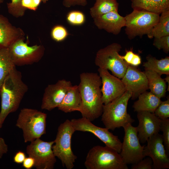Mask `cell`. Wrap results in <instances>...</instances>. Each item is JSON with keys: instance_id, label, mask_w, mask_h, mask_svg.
<instances>
[{"instance_id": "d590c367", "label": "cell", "mask_w": 169, "mask_h": 169, "mask_svg": "<svg viewBox=\"0 0 169 169\" xmlns=\"http://www.w3.org/2000/svg\"><path fill=\"white\" fill-rule=\"evenodd\" d=\"M41 2L42 0H22L21 5L26 10L29 9L35 11Z\"/></svg>"}, {"instance_id": "d4e9b609", "label": "cell", "mask_w": 169, "mask_h": 169, "mask_svg": "<svg viewBox=\"0 0 169 169\" xmlns=\"http://www.w3.org/2000/svg\"><path fill=\"white\" fill-rule=\"evenodd\" d=\"M118 7L116 0H96L93 6L90 9V13L94 18L112 11H118Z\"/></svg>"}, {"instance_id": "d6a6232c", "label": "cell", "mask_w": 169, "mask_h": 169, "mask_svg": "<svg viewBox=\"0 0 169 169\" xmlns=\"http://www.w3.org/2000/svg\"><path fill=\"white\" fill-rule=\"evenodd\" d=\"M154 113L160 119H166L169 117V98L161 101L156 109Z\"/></svg>"}, {"instance_id": "83f0119b", "label": "cell", "mask_w": 169, "mask_h": 169, "mask_svg": "<svg viewBox=\"0 0 169 169\" xmlns=\"http://www.w3.org/2000/svg\"><path fill=\"white\" fill-rule=\"evenodd\" d=\"M22 0H11V2L7 3L8 13L13 17L19 18L23 17L26 10L21 5Z\"/></svg>"}, {"instance_id": "7a4b0ae2", "label": "cell", "mask_w": 169, "mask_h": 169, "mask_svg": "<svg viewBox=\"0 0 169 169\" xmlns=\"http://www.w3.org/2000/svg\"><path fill=\"white\" fill-rule=\"evenodd\" d=\"M28 89L22 80L21 72L15 68L6 78L0 89V121L2 124L8 114L17 110Z\"/></svg>"}, {"instance_id": "7bdbcfd3", "label": "cell", "mask_w": 169, "mask_h": 169, "mask_svg": "<svg viewBox=\"0 0 169 169\" xmlns=\"http://www.w3.org/2000/svg\"><path fill=\"white\" fill-rule=\"evenodd\" d=\"M4 2V0H0V4L3 3Z\"/></svg>"}, {"instance_id": "ffe728a7", "label": "cell", "mask_w": 169, "mask_h": 169, "mask_svg": "<svg viewBox=\"0 0 169 169\" xmlns=\"http://www.w3.org/2000/svg\"><path fill=\"white\" fill-rule=\"evenodd\" d=\"M82 105V99L77 85L72 86L67 91L62 102L58 106L59 110L67 113L79 111Z\"/></svg>"}, {"instance_id": "7c38bea8", "label": "cell", "mask_w": 169, "mask_h": 169, "mask_svg": "<svg viewBox=\"0 0 169 169\" xmlns=\"http://www.w3.org/2000/svg\"><path fill=\"white\" fill-rule=\"evenodd\" d=\"M72 125L75 131L90 132L104 143L105 146L114 150L120 153L122 142L117 136L115 135L106 128L97 126L91 121L82 117L77 119H73L70 120Z\"/></svg>"}, {"instance_id": "484cf974", "label": "cell", "mask_w": 169, "mask_h": 169, "mask_svg": "<svg viewBox=\"0 0 169 169\" xmlns=\"http://www.w3.org/2000/svg\"><path fill=\"white\" fill-rule=\"evenodd\" d=\"M159 20L147 35L150 38L169 35V8L162 12Z\"/></svg>"}, {"instance_id": "cb8c5ba5", "label": "cell", "mask_w": 169, "mask_h": 169, "mask_svg": "<svg viewBox=\"0 0 169 169\" xmlns=\"http://www.w3.org/2000/svg\"><path fill=\"white\" fill-rule=\"evenodd\" d=\"M146 61L143 66L145 70H152L160 75L169 74V57L158 59L151 55L146 57Z\"/></svg>"}, {"instance_id": "5bb4252c", "label": "cell", "mask_w": 169, "mask_h": 169, "mask_svg": "<svg viewBox=\"0 0 169 169\" xmlns=\"http://www.w3.org/2000/svg\"><path fill=\"white\" fill-rule=\"evenodd\" d=\"M98 70L101 80V100L104 105L121 96L126 91L120 79L111 74L107 69L99 68Z\"/></svg>"}, {"instance_id": "30bf717a", "label": "cell", "mask_w": 169, "mask_h": 169, "mask_svg": "<svg viewBox=\"0 0 169 169\" xmlns=\"http://www.w3.org/2000/svg\"><path fill=\"white\" fill-rule=\"evenodd\" d=\"M123 128L125 134L120 155L127 165L136 163L145 157L143 154L145 145L140 144L136 127L128 124Z\"/></svg>"}, {"instance_id": "44dd1931", "label": "cell", "mask_w": 169, "mask_h": 169, "mask_svg": "<svg viewBox=\"0 0 169 169\" xmlns=\"http://www.w3.org/2000/svg\"><path fill=\"white\" fill-rule=\"evenodd\" d=\"M138 98L132 106L134 111L137 112L145 111L154 113L162 101L161 98L150 91H145Z\"/></svg>"}, {"instance_id": "8d00e7d4", "label": "cell", "mask_w": 169, "mask_h": 169, "mask_svg": "<svg viewBox=\"0 0 169 169\" xmlns=\"http://www.w3.org/2000/svg\"><path fill=\"white\" fill-rule=\"evenodd\" d=\"M87 4V0H63V5L66 8L76 5L85 6Z\"/></svg>"}, {"instance_id": "74e56055", "label": "cell", "mask_w": 169, "mask_h": 169, "mask_svg": "<svg viewBox=\"0 0 169 169\" xmlns=\"http://www.w3.org/2000/svg\"><path fill=\"white\" fill-rule=\"evenodd\" d=\"M26 158L25 153L21 151L17 152L14 155L13 160L14 162L17 164L22 163Z\"/></svg>"}, {"instance_id": "4316f807", "label": "cell", "mask_w": 169, "mask_h": 169, "mask_svg": "<svg viewBox=\"0 0 169 169\" xmlns=\"http://www.w3.org/2000/svg\"><path fill=\"white\" fill-rule=\"evenodd\" d=\"M15 68L8 48L0 49V89L6 78Z\"/></svg>"}, {"instance_id": "d6986e66", "label": "cell", "mask_w": 169, "mask_h": 169, "mask_svg": "<svg viewBox=\"0 0 169 169\" xmlns=\"http://www.w3.org/2000/svg\"><path fill=\"white\" fill-rule=\"evenodd\" d=\"M25 35L21 28L13 26L7 17L0 14V49L8 48L16 40L24 38Z\"/></svg>"}, {"instance_id": "f546056e", "label": "cell", "mask_w": 169, "mask_h": 169, "mask_svg": "<svg viewBox=\"0 0 169 169\" xmlns=\"http://www.w3.org/2000/svg\"><path fill=\"white\" fill-rule=\"evenodd\" d=\"M160 130L162 132V135L163 144L166 152L169 153V119H161Z\"/></svg>"}, {"instance_id": "f1b7e54d", "label": "cell", "mask_w": 169, "mask_h": 169, "mask_svg": "<svg viewBox=\"0 0 169 169\" xmlns=\"http://www.w3.org/2000/svg\"><path fill=\"white\" fill-rule=\"evenodd\" d=\"M67 22L73 25H80L83 24L85 21V16L82 12L74 10L69 12L66 17Z\"/></svg>"}, {"instance_id": "8fae6325", "label": "cell", "mask_w": 169, "mask_h": 169, "mask_svg": "<svg viewBox=\"0 0 169 169\" xmlns=\"http://www.w3.org/2000/svg\"><path fill=\"white\" fill-rule=\"evenodd\" d=\"M54 141H44L40 138L31 142L26 148L28 156L35 161L34 166L37 169H52L56 162L52 147Z\"/></svg>"}, {"instance_id": "ab89813d", "label": "cell", "mask_w": 169, "mask_h": 169, "mask_svg": "<svg viewBox=\"0 0 169 169\" xmlns=\"http://www.w3.org/2000/svg\"><path fill=\"white\" fill-rule=\"evenodd\" d=\"M8 151V146L5 143L4 139L0 137V159L3 155L6 153Z\"/></svg>"}, {"instance_id": "7402d4cb", "label": "cell", "mask_w": 169, "mask_h": 169, "mask_svg": "<svg viewBox=\"0 0 169 169\" xmlns=\"http://www.w3.org/2000/svg\"><path fill=\"white\" fill-rule=\"evenodd\" d=\"M134 9L143 10L160 14L169 8V0H131Z\"/></svg>"}, {"instance_id": "8992f818", "label": "cell", "mask_w": 169, "mask_h": 169, "mask_svg": "<svg viewBox=\"0 0 169 169\" xmlns=\"http://www.w3.org/2000/svg\"><path fill=\"white\" fill-rule=\"evenodd\" d=\"M75 131L70 120L67 119L58 127L52 148L54 155L60 160L63 167L72 169L77 157L71 147V139Z\"/></svg>"}, {"instance_id": "60d3db41", "label": "cell", "mask_w": 169, "mask_h": 169, "mask_svg": "<svg viewBox=\"0 0 169 169\" xmlns=\"http://www.w3.org/2000/svg\"><path fill=\"white\" fill-rule=\"evenodd\" d=\"M166 77L164 79L166 82L168 83V86L167 90L169 91V74L166 75Z\"/></svg>"}, {"instance_id": "603a6c76", "label": "cell", "mask_w": 169, "mask_h": 169, "mask_svg": "<svg viewBox=\"0 0 169 169\" xmlns=\"http://www.w3.org/2000/svg\"><path fill=\"white\" fill-rule=\"evenodd\" d=\"M148 82V88L150 92L160 98L166 95V82L156 73L152 70L144 71Z\"/></svg>"}, {"instance_id": "f35d334b", "label": "cell", "mask_w": 169, "mask_h": 169, "mask_svg": "<svg viewBox=\"0 0 169 169\" xmlns=\"http://www.w3.org/2000/svg\"><path fill=\"white\" fill-rule=\"evenodd\" d=\"M23 166L26 169H30L34 166L35 161L31 157H26L22 163Z\"/></svg>"}, {"instance_id": "9a60e30c", "label": "cell", "mask_w": 169, "mask_h": 169, "mask_svg": "<svg viewBox=\"0 0 169 169\" xmlns=\"http://www.w3.org/2000/svg\"><path fill=\"white\" fill-rule=\"evenodd\" d=\"M121 79L126 91L131 94L132 100L137 99L140 95L149 89L145 74L136 67L128 65Z\"/></svg>"}, {"instance_id": "5b68a950", "label": "cell", "mask_w": 169, "mask_h": 169, "mask_svg": "<svg viewBox=\"0 0 169 169\" xmlns=\"http://www.w3.org/2000/svg\"><path fill=\"white\" fill-rule=\"evenodd\" d=\"M84 166L87 169H128L120 155L107 146H95L88 151Z\"/></svg>"}, {"instance_id": "2e32d148", "label": "cell", "mask_w": 169, "mask_h": 169, "mask_svg": "<svg viewBox=\"0 0 169 169\" xmlns=\"http://www.w3.org/2000/svg\"><path fill=\"white\" fill-rule=\"evenodd\" d=\"M72 85L70 81L64 79L59 80L54 84L48 85L44 90L41 108L50 111L58 107Z\"/></svg>"}, {"instance_id": "277c9868", "label": "cell", "mask_w": 169, "mask_h": 169, "mask_svg": "<svg viewBox=\"0 0 169 169\" xmlns=\"http://www.w3.org/2000/svg\"><path fill=\"white\" fill-rule=\"evenodd\" d=\"M47 115L37 110L24 108L20 110L16 125L23 132L24 142H31L46 133Z\"/></svg>"}, {"instance_id": "6da1fadb", "label": "cell", "mask_w": 169, "mask_h": 169, "mask_svg": "<svg viewBox=\"0 0 169 169\" xmlns=\"http://www.w3.org/2000/svg\"><path fill=\"white\" fill-rule=\"evenodd\" d=\"M78 85L82 99L80 112L83 117L92 121L102 113L101 79L97 73L83 72L80 75Z\"/></svg>"}, {"instance_id": "ac0fdd59", "label": "cell", "mask_w": 169, "mask_h": 169, "mask_svg": "<svg viewBox=\"0 0 169 169\" xmlns=\"http://www.w3.org/2000/svg\"><path fill=\"white\" fill-rule=\"evenodd\" d=\"M94 24L100 29H104L114 35L119 34L125 26L124 17L120 15L118 11H114L93 18Z\"/></svg>"}, {"instance_id": "3957f363", "label": "cell", "mask_w": 169, "mask_h": 169, "mask_svg": "<svg viewBox=\"0 0 169 169\" xmlns=\"http://www.w3.org/2000/svg\"><path fill=\"white\" fill-rule=\"evenodd\" d=\"M131 96V94L126 91L121 96L104 105L101 120L106 128L114 131L134 121L127 112L128 102Z\"/></svg>"}, {"instance_id": "1f68e13d", "label": "cell", "mask_w": 169, "mask_h": 169, "mask_svg": "<svg viewBox=\"0 0 169 169\" xmlns=\"http://www.w3.org/2000/svg\"><path fill=\"white\" fill-rule=\"evenodd\" d=\"M120 56L128 65L137 67L141 64V60L140 56L134 53L132 50H127L125 55H120Z\"/></svg>"}, {"instance_id": "9c48e42d", "label": "cell", "mask_w": 169, "mask_h": 169, "mask_svg": "<svg viewBox=\"0 0 169 169\" xmlns=\"http://www.w3.org/2000/svg\"><path fill=\"white\" fill-rule=\"evenodd\" d=\"M25 38L19 39L8 47L10 57L16 66L31 65L38 62L43 56L45 48L42 45H28Z\"/></svg>"}, {"instance_id": "ee69618b", "label": "cell", "mask_w": 169, "mask_h": 169, "mask_svg": "<svg viewBox=\"0 0 169 169\" xmlns=\"http://www.w3.org/2000/svg\"><path fill=\"white\" fill-rule=\"evenodd\" d=\"M2 124L1 123L0 121V128H1L2 126Z\"/></svg>"}, {"instance_id": "ba28073f", "label": "cell", "mask_w": 169, "mask_h": 169, "mask_svg": "<svg viewBox=\"0 0 169 169\" xmlns=\"http://www.w3.org/2000/svg\"><path fill=\"white\" fill-rule=\"evenodd\" d=\"M121 48L120 44L114 43L100 49L96 54L95 64L99 68L110 70L113 75L122 79L128 64L119 54Z\"/></svg>"}, {"instance_id": "4dcf8cb0", "label": "cell", "mask_w": 169, "mask_h": 169, "mask_svg": "<svg viewBox=\"0 0 169 169\" xmlns=\"http://www.w3.org/2000/svg\"><path fill=\"white\" fill-rule=\"evenodd\" d=\"M69 34L66 28L61 25L54 26L51 32V36L53 39L57 42H61L64 40Z\"/></svg>"}, {"instance_id": "836d02e7", "label": "cell", "mask_w": 169, "mask_h": 169, "mask_svg": "<svg viewBox=\"0 0 169 169\" xmlns=\"http://www.w3.org/2000/svg\"><path fill=\"white\" fill-rule=\"evenodd\" d=\"M153 45L157 49H162L168 54L169 52V35L159 38H154Z\"/></svg>"}, {"instance_id": "e575fe53", "label": "cell", "mask_w": 169, "mask_h": 169, "mask_svg": "<svg viewBox=\"0 0 169 169\" xmlns=\"http://www.w3.org/2000/svg\"><path fill=\"white\" fill-rule=\"evenodd\" d=\"M143 158L137 163L132 164L131 169H153V162L149 157Z\"/></svg>"}, {"instance_id": "52a82bcc", "label": "cell", "mask_w": 169, "mask_h": 169, "mask_svg": "<svg viewBox=\"0 0 169 169\" xmlns=\"http://www.w3.org/2000/svg\"><path fill=\"white\" fill-rule=\"evenodd\" d=\"M159 13L149 11L134 9L125 18V33L130 39L136 36H147L158 22Z\"/></svg>"}, {"instance_id": "4fadbf2b", "label": "cell", "mask_w": 169, "mask_h": 169, "mask_svg": "<svg viewBox=\"0 0 169 169\" xmlns=\"http://www.w3.org/2000/svg\"><path fill=\"white\" fill-rule=\"evenodd\" d=\"M143 154L148 156L153 162V169H164L169 168V158L163 144L162 136L156 133L147 140Z\"/></svg>"}, {"instance_id": "b9f144b4", "label": "cell", "mask_w": 169, "mask_h": 169, "mask_svg": "<svg viewBox=\"0 0 169 169\" xmlns=\"http://www.w3.org/2000/svg\"><path fill=\"white\" fill-rule=\"evenodd\" d=\"M49 0H42V2L44 3H45Z\"/></svg>"}, {"instance_id": "e0dca14e", "label": "cell", "mask_w": 169, "mask_h": 169, "mask_svg": "<svg viewBox=\"0 0 169 169\" xmlns=\"http://www.w3.org/2000/svg\"><path fill=\"white\" fill-rule=\"evenodd\" d=\"M137 112V135L140 142L144 144L149 138L159 132L161 119L154 113L145 111Z\"/></svg>"}]
</instances>
